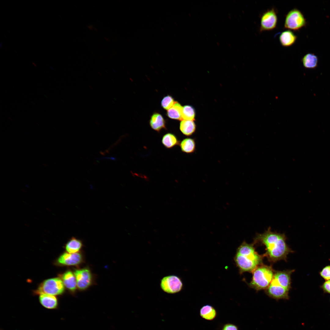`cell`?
Instances as JSON below:
<instances>
[{"mask_svg":"<svg viewBox=\"0 0 330 330\" xmlns=\"http://www.w3.org/2000/svg\"><path fill=\"white\" fill-rule=\"evenodd\" d=\"M286 237L284 233L272 231L270 227L262 233H258L254 239L253 244L264 245L266 251L263 255L268 261L274 263L284 260L287 261L288 255L293 252L286 242Z\"/></svg>","mask_w":330,"mask_h":330,"instance_id":"1","label":"cell"},{"mask_svg":"<svg viewBox=\"0 0 330 330\" xmlns=\"http://www.w3.org/2000/svg\"><path fill=\"white\" fill-rule=\"evenodd\" d=\"M256 251L253 244L244 241L237 248L234 260L240 274L246 272L251 273L262 263L264 258Z\"/></svg>","mask_w":330,"mask_h":330,"instance_id":"2","label":"cell"},{"mask_svg":"<svg viewBox=\"0 0 330 330\" xmlns=\"http://www.w3.org/2000/svg\"><path fill=\"white\" fill-rule=\"evenodd\" d=\"M275 272L271 266L262 263L252 272V277L251 281L248 284V286L257 291L265 290L272 281Z\"/></svg>","mask_w":330,"mask_h":330,"instance_id":"3","label":"cell"},{"mask_svg":"<svg viewBox=\"0 0 330 330\" xmlns=\"http://www.w3.org/2000/svg\"><path fill=\"white\" fill-rule=\"evenodd\" d=\"M62 280L55 278L45 280L41 284L37 291V294L59 295L64 291V286Z\"/></svg>","mask_w":330,"mask_h":330,"instance_id":"4","label":"cell"},{"mask_svg":"<svg viewBox=\"0 0 330 330\" xmlns=\"http://www.w3.org/2000/svg\"><path fill=\"white\" fill-rule=\"evenodd\" d=\"M306 19L302 13L296 8L290 10L286 14L284 24V28L288 30L298 31L304 27Z\"/></svg>","mask_w":330,"mask_h":330,"instance_id":"5","label":"cell"},{"mask_svg":"<svg viewBox=\"0 0 330 330\" xmlns=\"http://www.w3.org/2000/svg\"><path fill=\"white\" fill-rule=\"evenodd\" d=\"M294 270L275 271L270 284L283 291H288L291 288V275Z\"/></svg>","mask_w":330,"mask_h":330,"instance_id":"6","label":"cell"},{"mask_svg":"<svg viewBox=\"0 0 330 330\" xmlns=\"http://www.w3.org/2000/svg\"><path fill=\"white\" fill-rule=\"evenodd\" d=\"M160 286L164 292L169 294H174L181 291L183 284L179 277L170 275L164 277L161 279Z\"/></svg>","mask_w":330,"mask_h":330,"instance_id":"7","label":"cell"},{"mask_svg":"<svg viewBox=\"0 0 330 330\" xmlns=\"http://www.w3.org/2000/svg\"><path fill=\"white\" fill-rule=\"evenodd\" d=\"M278 17L276 9L272 8L264 12L261 17L260 32L271 31L275 28L277 24Z\"/></svg>","mask_w":330,"mask_h":330,"instance_id":"8","label":"cell"},{"mask_svg":"<svg viewBox=\"0 0 330 330\" xmlns=\"http://www.w3.org/2000/svg\"><path fill=\"white\" fill-rule=\"evenodd\" d=\"M77 287L81 290H84L90 285L92 276L90 271L86 268L76 270L74 272Z\"/></svg>","mask_w":330,"mask_h":330,"instance_id":"9","label":"cell"},{"mask_svg":"<svg viewBox=\"0 0 330 330\" xmlns=\"http://www.w3.org/2000/svg\"><path fill=\"white\" fill-rule=\"evenodd\" d=\"M82 260V257L80 253H65L60 256L58 262L63 265L75 266L80 264Z\"/></svg>","mask_w":330,"mask_h":330,"instance_id":"10","label":"cell"},{"mask_svg":"<svg viewBox=\"0 0 330 330\" xmlns=\"http://www.w3.org/2000/svg\"><path fill=\"white\" fill-rule=\"evenodd\" d=\"M149 124L152 128L157 132L166 129V122L162 115L158 112L154 113L151 116Z\"/></svg>","mask_w":330,"mask_h":330,"instance_id":"11","label":"cell"},{"mask_svg":"<svg viewBox=\"0 0 330 330\" xmlns=\"http://www.w3.org/2000/svg\"><path fill=\"white\" fill-rule=\"evenodd\" d=\"M297 38V36L291 30H287L282 31L279 36L280 44L283 47H288L293 45Z\"/></svg>","mask_w":330,"mask_h":330,"instance_id":"12","label":"cell"},{"mask_svg":"<svg viewBox=\"0 0 330 330\" xmlns=\"http://www.w3.org/2000/svg\"><path fill=\"white\" fill-rule=\"evenodd\" d=\"M39 301L41 305L47 309H56L58 306L57 299L53 295L47 294L40 295Z\"/></svg>","mask_w":330,"mask_h":330,"instance_id":"13","label":"cell"},{"mask_svg":"<svg viewBox=\"0 0 330 330\" xmlns=\"http://www.w3.org/2000/svg\"><path fill=\"white\" fill-rule=\"evenodd\" d=\"M64 285L69 291L74 292L77 287L76 279L74 274L70 271L65 272L62 277Z\"/></svg>","mask_w":330,"mask_h":330,"instance_id":"14","label":"cell"},{"mask_svg":"<svg viewBox=\"0 0 330 330\" xmlns=\"http://www.w3.org/2000/svg\"><path fill=\"white\" fill-rule=\"evenodd\" d=\"M200 315L203 319L207 321H212L216 317L217 312L216 309L211 305L207 304L202 306L200 310Z\"/></svg>","mask_w":330,"mask_h":330,"instance_id":"15","label":"cell"},{"mask_svg":"<svg viewBox=\"0 0 330 330\" xmlns=\"http://www.w3.org/2000/svg\"><path fill=\"white\" fill-rule=\"evenodd\" d=\"M179 129L184 135L190 136L195 132L196 126L193 121L183 120L180 123Z\"/></svg>","mask_w":330,"mask_h":330,"instance_id":"16","label":"cell"},{"mask_svg":"<svg viewBox=\"0 0 330 330\" xmlns=\"http://www.w3.org/2000/svg\"><path fill=\"white\" fill-rule=\"evenodd\" d=\"M82 247L81 241L75 237H72L66 245V251L69 253H75L79 251Z\"/></svg>","mask_w":330,"mask_h":330,"instance_id":"17","label":"cell"},{"mask_svg":"<svg viewBox=\"0 0 330 330\" xmlns=\"http://www.w3.org/2000/svg\"><path fill=\"white\" fill-rule=\"evenodd\" d=\"M182 108L180 104L176 101L172 107L167 110V115L170 119L182 120Z\"/></svg>","mask_w":330,"mask_h":330,"instance_id":"18","label":"cell"},{"mask_svg":"<svg viewBox=\"0 0 330 330\" xmlns=\"http://www.w3.org/2000/svg\"><path fill=\"white\" fill-rule=\"evenodd\" d=\"M302 61L305 68L314 69L317 66L318 59L314 54L309 53L304 56L302 58Z\"/></svg>","mask_w":330,"mask_h":330,"instance_id":"19","label":"cell"},{"mask_svg":"<svg viewBox=\"0 0 330 330\" xmlns=\"http://www.w3.org/2000/svg\"><path fill=\"white\" fill-rule=\"evenodd\" d=\"M180 146L182 151L187 153H193L196 149L194 140L189 138L183 139L180 143Z\"/></svg>","mask_w":330,"mask_h":330,"instance_id":"20","label":"cell"},{"mask_svg":"<svg viewBox=\"0 0 330 330\" xmlns=\"http://www.w3.org/2000/svg\"><path fill=\"white\" fill-rule=\"evenodd\" d=\"M162 142L164 146L167 148H171L179 143L176 136L170 133H167L163 136Z\"/></svg>","mask_w":330,"mask_h":330,"instance_id":"21","label":"cell"},{"mask_svg":"<svg viewBox=\"0 0 330 330\" xmlns=\"http://www.w3.org/2000/svg\"><path fill=\"white\" fill-rule=\"evenodd\" d=\"M195 116V110L191 106L186 105L183 107L182 112V120L193 121L194 119Z\"/></svg>","mask_w":330,"mask_h":330,"instance_id":"22","label":"cell"},{"mask_svg":"<svg viewBox=\"0 0 330 330\" xmlns=\"http://www.w3.org/2000/svg\"><path fill=\"white\" fill-rule=\"evenodd\" d=\"M176 101L174 98L170 95L164 97L161 101V106L165 109L168 110L174 105Z\"/></svg>","mask_w":330,"mask_h":330,"instance_id":"23","label":"cell"},{"mask_svg":"<svg viewBox=\"0 0 330 330\" xmlns=\"http://www.w3.org/2000/svg\"><path fill=\"white\" fill-rule=\"evenodd\" d=\"M321 276L326 280H330V265L324 267L320 273Z\"/></svg>","mask_w":330,"mask_h":330,"instance_id":"24","label":"cell"},{"mask_svg":"<svg viewBox=\"0 0 330 330\" xmlns=\"http://www.w3.org/2000/svg\"><path fill=\"white\" fill-rule=\"evenodd\" d=\"M221 330H238V327L235 324L228 323L223 326Z\"/></svg>","mask_w":330,"mask_h":330,"instance_id":"25","label":"cell"},{"mask_svg":"<svg viewBox=\"0 0 330 330\" xmlns=\"http://www.w3.org/2000/svg\"><path fill=\"white\" fill-rule=\"evenodd\" d=\"M321 287L325 292L330 293V280L325 281L321 286Z\"/></svg>","mask_w":330,"mask_h":330,"instance_id":"26","label":"cell"},{"mask_svg":"<svg viewBox=\"0 0 330 330\" xmlns=\"http://www.w3.org/2000/svg\"><path fill=\"white\" fill-rule=\"evenodd\" d=\"M97 160H101L102 159H109L115 161L116 160V158L112 156L103 157L101 158H96Z\"/></svg>","mask_w":330,"mask_h":330,"instance_id":"27","label":"cell"},{"mask_svg":"<svg viewBox=\"0 0 330 330\" xmlns=\"http://www.w3.org/2000/svg\"><path fill=\"white\" fill-rule=\"evenodd\" d=\"M87 28L89 29L90 30H93L94 28L93 27V26L92 25H88L87 26Z\"/></svg>","mask_w":330,"mask_h":330,"instance_id":"28","label":"cell"},{"mask_svg":"<svg viewBox=\"0 0 330 330\" xmlns=\"http://www.w3.org/2000/svg\"><path fill=\"white\" fill-rule=\"evenodd\" d=\"M105 39L107 41H110V40H109V38H107L105 37Z\"/></svg>","mask_w":330,"mask_h":330,"instance_id":"29","label":"cell"},{"mask_svg":"<svg viewBox=\"0 0 330 330\" xmlns=\"http://www.w3.org/2000/svg\"><path fill=\"white\" fill-rule=\"evenodd\" d=\"M94 29L96 31H98L97 29L96 28H94Z\"/></svg>","mask_w":330,"mask_h":330,"instance_id":"30","label":"cell"}]
</instances>
